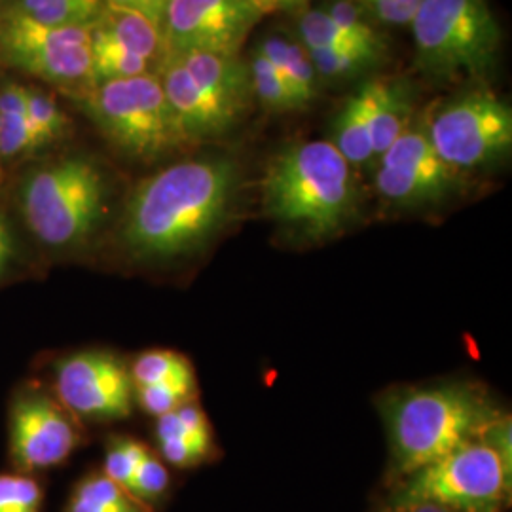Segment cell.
I'll list each match as a JSON object with an SVG mask.
<instances>
[{
  "instance_id": "cell-1",
  "label": "cell",
  "mask_w": 512,
  "mask_h": 512,
  "mask_svg": "<svg viewBox=\"0 0 512 512\" xmlns=\"http://www.w3.org/2000/svg\"><path fill=\"white\" fill-rule=\"evenodd\" d=\"M236 190L238 167L228 158L169 165L131 192L120 226L122 245L141 260L188 255L219 232Z\"/></svg>"
},
{
  "instance_id": "cell-2",
  "label": "cell",
  "mask_w": 512,
  "mask_h": 512,
  "mask_svg": "<svg viewBox=\"0 0 512 512\" xmlns=\"http://www.w3.org/2000/svg\"><path fill=\"white\" fill-rule=\"evenodd\" d=\"M264 211L306 239L336 236L357 213L353 167L330 141H302L277 152L262 181Z\"/></svg>"
},
{
  "instance_id": "cell-3",
  "label": "cell",
  "mask_w": 512,
  "mask_h": 512,
  "mask_svg": "<svg viewBox=\"0 0 512 512\" xmlns=\"http://www.w3.org/2000/svg\"><path fill=\"white\" fill-rule=\"evenodd\" d=\"M384 416L395 469L406 476L478 439L495 421L484 397L463 384L395 391L385 399Z\"/></svg>"
},
{
  "instance_id": "cell-4",
  "label": "cell",
  "mask_w": 512,
  "mask_h": 512,
  "mask_svg": "<svg viewBox=\"0 0 512 512\" xmlns=\"http://www.w3.org/2000/svg\"><path fill=\"white\" fill-rule=\"evenodd\" d=\"M109 186L99 165L69 156L31 171L19 190L21 215L31 234L55 251L84 245L107 213Z\"/></svg>"
},
{
  "instance_id": "cell-5",
  "label": "cell",
  "mask_w": 512,
  "mask_h": 512,
  "mask_svg": "<svg viewBox=\"0 0 512 512\" xmlns=\"http://www.w3.org/2000/svg\"><path fill=\"white\" fill-rule=\"evenodd\" d=\"M156 74L190 143L236 128L255 99L249 65L239 55H165Z\"/></svg>"
},
{
  "instance_id": "cell-6",
  "label": "cell",
  "mask_w": 512,
  "mask_h": 512,
  "mask_svg": "<svg viewBox=\"0 0 512 512\" xmlns=\"http://www.w3.org/2000/svg\"><path fill=\"white\" fill-rule=\"evenodd\" d=\"M416 63L435 82H475L494 71L501 27L488 0H421L410 21Z\"/></svg>"
},
{
  "instance_id": "cell-7",
  "label": "cell",
  "mask_w": 512,
  "mask_h": 512,
  "mask_svg": "<svg viewBox=\"0 0 512 512\" xmlns=\"http://www.w3.org/2000/svg\"><path fill=\"white\" fill-rule=\"evenodd\" d=\"M84 105L110 143L131 158L160 160L190 143L156 73L97 84Z\"/></svg>"
},
{
  "instance_id": "cell-8",
  "label": "cell",
  "mask_w": 512,
  "mask_h": 512,
  "mask_svg": "<svg viewBox=\"0 0 512 512\" xmlns=\"http://www.w3.org/2000/svg\"><path fill=\"white\" fill-rule=\"evenodd\" d=\"M511 459L482 435L412 475L403 507L420 503L454 512H497L509 492Z\"/></svg>"
},
{
  "instance_id": "cell-9",
  "label": "cell",
  "mask_w": 512,
  "mask_h": 512,
  "mask_svg": "<svg viewBox=\"0 0 512 512\" xmlns=\"http://www.w3.org/2000/svg\"><path fill=\"white\" fill-rule=\"evenodd\" d=\"M440 160L469 171L509 154L512 109L490 90H471L442 103L425 126Z\"/></svg>"
},
{
  "instance_id": "cell-10",
  "label": "cell",
  "mask_w": 512,
  "mask_h": 512,
  "mask_svg": "<svg viewBox=\"0 0 512 512\" xmlns=\"http://www.w3.org/2000/svg\"><path fill=\"white\" fill-rule=\"evenodd\" d=\"M54 397L76 420H124L133 410L135 387L114 353L88 349L57 363Z\"/></svg>"
},
{
  "instance_id": "cell-11",
  "label": "cell",
  "mask_w": 512,
  "mask_h": 512,
  "mask_svg": "<svg viewBox=\"0 0 512 512\" xmlns=\"http://www.w3.org/2000/svg\"><path fill=\"white\" fill-rule=\"evenodd\" d=\"M262 16L255 0H169L160 27L165 55H236Z\"/></svg>"
},
{
  "instance_id": "cell-12",
  "label": "cell",
  "mask_w": 512,
  "mask_h": 512,
  "mask_svg": "<svg viewBox=\"0 0 512 512\" xmlns=\"http://www.w3.org/2000/svg\"><path fill=\"white\" fill-rule=\"evenodd\" d=\"M82 444V429L54 395L19 393L10 408V458L19 473L48 471L65 463Z\"/></svg>"
},
{
  "instance_id": "cell-13",
  "label": "cell",
  "mask_w": 512,
  "mask_h": 512,
  "mask_svg": "<svg viewBox=\"0 0 512 512\" xmlns=\"http://www.w3.org/2000/svg\"><path fill=\"white\" fill-rule=\"evenodd\" d=\"M458 177V171L440 160L425 126H410L378 158L374 184L385 202L420 207L444 200Z\"/></svg>"
},
{
  "instance_id": "cell-14",
  "label": "cell",
  "mask_w": 512,
  "mask_h": 512,
  "mask_svg": "<svg viewBox=\"0 0 512 512\" xmlns=\"http://www.w3.org/2000/svg\"><path fill=\"white\" fill-rule=\"evenodd\" d=\"M92 33L143 57L150 65H162L165 57L162 31L150 19L126 8L105 4L92 21Z\"/></svg>"
},
{
  "instance_id": "cell-15",
  "label": "cell",
  "mask_w": 512,
  "mask_h": 512,
  "mask_svg": "<svg viewBox=\"0 0 512 512\" xmlns=\"http://www.w3.org/2000/svg\"><path fill=\"white\" fill-rule=\"evenodd\" d=\"M25 73L38 76L61 88H93L92 44H73L37 54L16 55L8 59Z\"/></svg>"
},
{
  "instance_id": "cell-16",
  "label": "cell",
  "mask_w": 512,
  "mask_h": 512,
  "mask_svg": "<svg viewBox=\"0 0 512 512\" xmlns=\"http://www.w3.org/2000/svg\"><path fill=\"white\" fill-rule=\"evenodd\" d=\"M410 126L412 99L408 90L397 80L372 78L370 141L374 158H380Z\"/></svg>"
},
{
  "instance_id": "cell-17",
  "label": "cell",
  "mask_w": 512,
  "mask_h": 512,
  "mask_svg": "<svg viewBox=\"0 0 512 512\" xmlns=\"http://www.w3.org/2000/svg\"><path fill=\"white\" fill-rule=\"evenodd\" d=\"M73 44H92V23L50 27L8 14L0 29V48L6 59Z\"/></svg>"
},
{
  "instance_id": "cell-18",
  "label": "cell",
  "mask_w": 512,
  "mask_h": 512,
  "mask_svg": "<svg viewBox=\"0 0 512 512\" xmlns=\"http://www.w3.org/2000/svg\"><path fill=\"white\" fill-rule=\"evenodd\" d=\"M372 116V78L349 97L338 112L332 126V145L348 160V164L365 165L374 160L370 141Z\"/></svg>"
},
{
  "instance_id": "cell-19",
  "label": "cell",
  "mask_w": 512,
  "mask_h": 512,
  "mask_svg": "<svg viewBox=\"0 0 512 512\" xmlns=\"http://www.w3.org/2000/svg\"><path fill=\"white\" fill-rule=\"evenodd\" d=\"M264 57L274 63L275 69L287 80L302 109H308L319 93V78L313 69L310 54L296 38L272 37L264 38L258 48Z\"/></svg>"
},
{
  "instance_id": "cell-20",
  "label": "cell",
  "mask_w": 512,
  "mask_h": 512,
  "mask_svg": "<svg viewBox=\"0 0 512 512\" xmlns=\"http://www.w3.org/2000/svg\"><path fill=\"white\" fill-rule=\"evenodd\" d=\"M63 512H152V509L103 473L84 476Z\"/></svg>"
},
{
  "instance_id": "cell-21",
  "label": "cell",
  "mask_w": 512,
  "mask_h": 512,
  "mask_svg": "<svg viewBox=\"0 0 512 512\" xmlns=\"http://www.w3.org/2000/svg\"><path fill=\"white\" fill-rule=\"evenodd\" d=\"M105 2L90 0H16L10 16L35 21L50 27H67V25H90Z\"/></svg>"
},
{
  "instance_id": "cell-22",
  "label": "cell",
  "mask_w": 512,
  "mask_h": 512,
  "mask_svg": "<svg viewBox=\"0 0 512 512\" xmlns=\"http://www.w3.org/2000/svg\"><path fill=\"white\" fill-rule=\"evenodd\" d=\"M384 52L378 48L355 46L342 50H310L308 54L319 82H336L368 73L384 59Z\"/></svg>"
},
{
  "instance_id": "cell-23",
  "label": "cell",
  "mask_w": 512,
  "mask_h": 512,
  "mask_svg": "<svg viewBox=\"0 0 512 512\" xmlns=\"http://www.w3.org/2000/svg\"><path fill=\"white\" fill-rule=\"evenodd\" d=\"M249 65V76H251V88L256 101L270 110V112H296L302 110L296 95L287 80L274 67V63L255 50Z\"/></svg>"
},
{
  "instance_id": "cell-24",
  "label": "cell",
  "mask_w": 512,
  "mask_h": 512,
  "mask_svg": "<svg viewBox=\"0 0 512 512\" xmlns=\"http://www.w3.org/2000/svg\"><path fill=\"white\" fill-rule=\"evenodd\" d=\"M150 67L152 65L143 57L131 54L128 50L92 33L93 86L152 73Z\"/></svg>"
},
{
  "instance_id": "cell-25",
  "label": "cell",
  "mask_w": 512,
  "mask_h": 512,
  "mask_svg": "<svg viewBox=\"0 0 512 512\" xmlns=\"http://www.w3.org/2000/svg\"><path fill=\"white\" fill-rule=\"evenodd\" d=\"M296 40L308 52L310 50H342V48H355V46L374 48L349 38L323 8H308L300 12L296 21ZM378 50H385V48H378Z\"/></svg>"
},
{
  "instance_id": "cell-26",
  "label": "cell",
  "mask_w": 512,
  "mask_h": 512,
  "mask_svg": "<svg viewBox=\"0 0 512 512\" xmlns=\"http://www.w3.org/2000/svg\"><path fill=\"white\" fill-rule=\"evenodd\" d=\"M133 387L162 384L175 378H190L194 370L190 361L171 349H152L141 353L129 368Z\"/></svg>"
},
{
  "instance_id": "cell-27",
  "label": "cell",
  "mask_w": 512,
  "mask_h": 512,
  "mask_svg": "<svg viewBox=\"0 0 512 512\" xmlns=\"http://www.w3.org/2000/svg\"><path fill=\"white\" fill-rule=\"evenodd\" d=\"M194 376L190 378H175L162 384L135 387V397L139 406L154 418H160L177 410L181 404L192 401L194 395Z\"/></svg>"
},
{
  "instance_id": "cell-28",
  "label": "cell",
  "mask_w": 512,
  "mask_h": 512,
  "mask_svg": "<svg viewBox=\"0 0 512 512\" xmlns=\"http://www.w3.org/2000/svg\"><path fill=\"white\" fill-rule=\"evenodd\" d=\"M27 118L37 129L44 145L63 137L69 126L65 112L59 109L54 97L35 88H27Z\"/></svg>"
},
{
  "instance_id": "cell-29",
  "label": "cell",
  "mask_w": 512,
  "mask_h": 512,
  "mask_svg": "<svg viewBox=\"0 0 512 512\" xmlns=\"http://www.w3.org/2000/svg\"><path fill=\"white\" fill-rule=\"evenodd\" d=\"M42 486L27 473H0V512H38Z\"/></svg>"
},
{
  "instance_id": "cell-30",
  "label": "cell",
  "mask_w": 512,
  "mask_h": 512,
  "mask_svg": "<svg viewBox=\"0 0 512 512\" xmlns=\"http://www.w3.org/2000/svg\"><path fill=\"white\" fill-rule=\"evenodd\" d=\"M330 18L340 25V29L359 44L385 48L384 37L370 25L365 12L349 0H330L329 4L321 6Z\"/></svg>"
},
{
  "instance_id": "cell-31",
  "label": "cell",
  "mask_w": 512,
  "mask_h": 512,
  "mask_svg": "<svg viewBox=\"0 0 512 512\" xmlns=\"http://www.w3.org/2000/svg\"><path fill=\"white\" fill-rule=\"evenodd\" d=\"M147 452V446L141 444L139 440L128 439V437H116L110 440L107 454H105L103 475L109 476L112 482L128 490L133 473Z\"/></svg>"
},
{
  "instance_id": "cell-32",
  "label": "cell",
  "mask_w": 512,
  "mask_h": 512,
  "mask_svg": "<svg viewBox=\"0 0 512 512\" xmlns=\"http://www.w3.org/2000/svg\"><path fill=\"white\" fill-rule=\"evenodd\" d=\"M46 147L31 120L25 116L0 118V160H14Z\"/></svg>"
},
{
  "instance_id": "cell-33",
  "label": "cell",
  "mask_w": 512,
  "mask_h": 512,
  "mask_svg": "<svg viewBox=\"0 0 512 512\" xmlns=\"http://www.w3.org/2000/svg\"><path fill=\"white\" fill-rule=\"evenodd\" d=\"M167 488L169 473L165 469L164 461L148 450L133 473L128 492L150 507V503L158 501L167 492Z\"/></svg>"
},
{
  "instance_id": "cell-34",
  "label": "cell",
  "mask_w": 512,
  "mask_h": 512,
  "mask_svg": "<svg viewBox=\"0 0 512 512\" xmlns=\"http://www.w3.org/2000/svg\"><path fill=\"white\" fill-rule=\"evenodd\" d=\"M366 16L387 25H410L420 8L421 0H349Z\"/></svg>"
},
{
  "instance_id": "cell-35",
  "label": "cell",
  "mask_w": 512,
  "mask_h": 512,
  "mask_svg": "<svg viewBox=\"0 0 512 512\" xmlns=\"http://www.w3.org/2000/svg\"><path fill=\"white\" fill-rule=\"evenodd\" d=\"M211 444H213V440L194 439V437L158 442L162 458L167 463H171L175 467H181V469L200 465L203 459L209 456Z\"/></svg>"
},
{
  "instance_id": "cell-36",
  "label": "cell",
  "mask_w": 512,
  "mask_h": 512,
  "mask_svg": "<svg viewBox=\"0 0 512 512\" xmlns=\"http://www.w3.org/2000/svg\"><path fill=\"white\" fill-rule=\"evenodd\" d=\"M179 420L183 421L186 431L192 437H200V439H211V425L207 421V416L203 414L202 408L194 403H184L175 410Z\"/></svg>"
},
{
  "instance_id": "cell-37",
  "label": "cell",
  "mask_w": 512,
  "mask_h": 512,
  "mask_svg": "<svg viewBox=\"0 0 512 512\" xmlns=\"http://www.w3.org/2000/svg\"><path fill=\"white\" fill-rule=\"evenodd\" d=\"M27 114V86L8 84L0 90V118Z\"/></svg>"
},
{
  "instance_id": "cell-38",
  "label": "cell",
  "mask_w": 512,
  "mask_h": 512,
  "mask_svg": "<svg viewBox=\"0 0 512 512\" xmlns=\"http://www.w3.org/2000/svg\"><path fill=\"white\" fill-rule=\"evenodd\" d=\"M105 4L137 12V14L150 19L152 23H156L158 27H162V19H164L165 8H167L162 0H105Z\"/></svg>"
},
{
  "instance_id": "cell-39",
  "label": "cell",
  "mask_w": 512,
  "mask_h": 512,
  "mask_svg": "<svg viewBox=\"0 0 512 512\" xmlns=\"http://www.w3.org/2000/svg\"><path fill=\"white\" fill-rule=\"evenodd\" d=\"M16 260V239L6 219L0 215V277L6 274Z\"/></svg>"
},
{
  "instance_id": "cell-40",
  "label": "cell",
  "mask_w": 512,
  "mask_h": 512,
  "mask_svg": "<svg viewBox=\"0 0 512 512\" xmlns=\"http://www.w3.org/2000/svg\"><path fill=\"white\" fill-rule=\"evenodd\" d=\"M255 2L264 14H272V12H277V10L302 8L308 0H255Z\"/></svg>"
},
{
  "instance_id": "cell-41",
  "label": "cell",
  "mask_w": 512,
  "mask_h": 512,
  "mask_svg": "<svg viewBox=\"0 0 512 512\" xmlns=\"http://www.w3.org/2000/svg\"><path fill=\"white\" fill-rule=\"evenodd\" d=\"M406 512H450L437 505H429V503H420V505H412V507H406Z\"/></svg>"
},
{
  "instance_id": "cell-42",
  "label": "cell",
  "mask_w": 512,
  "mask_h": 512,
  "mask_svg": "<svg viewBox=\"0 0 512 512\" xmlns=\"http://www.w3.org/2000/svg\"><path fill=\"white\" fill-rule=\"evenodd\" d=\"M90 2H105V0H90Z\"/></svg>"
}]
</instances>
